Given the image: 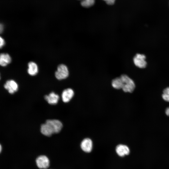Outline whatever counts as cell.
<instances>
[{
	"label": "cell",
	"mask_w": 169,
	"mask_h": 169,
	"mask_svg": "<svg viewBox=\"0 0 169 169\" xmlns=\"http://www.w3.org/2000/svg\"><path fill=\"white\" fill-rule=\"evenodd\" d=\"M123 84V90L125 92L131 93L134 90L135 84L132 79L126 74H122L120 77Z\"/></svg>",
	"instance_id": "cell-1"
},
{
	"label": "cell",
	"mask_w": 169,
	"mask_h": 169,
	"mask_svg": "<svg viewBox=\"0 0 169 169\" xmlns=\"http://www.w3.org/2000/svg\"><path fill=\"white\" fill-rule=\"evenodd\" d=\"M69 74L67 67L63 64H60L57 68L55 75L56 78L59 80L64 79L67 78Z\"/></svg>",
	"instance_id": "cell-2"
},
{
	"label": "cell",
	"mask_w": 169,
	"mask_h": 169,
	"mask_svg": "<svg viewBox=\"0 0 169 169\" xmlns=\"http://www.w3.org/2000/svg\"><path fill=\"white\" fill-rule=\"evenodd\" d=\"M146 56L143 54H137L134 57L133 60L135 65L137 67L140 68H145L146 65L145 60Z\"/></svg>",
	"instance_id": "cell-3"
},
{
	"label": "cell",
	"mask_w": 169,
	"mask_h": 169,
	"mask_svg": "<svg viewBox=\"0 0 169 169\" xmlns=\"http://www.w3.org/2000/svg\"><path fill=\"white\" fill-rule=\"evenodd\" d=\"M46 122L50 126L54 133L59 132L63 127L62 123L58 120H48L46 121Z\"/></svg>",
	"instance_id": "cell-4"
},
{
	"label": "cell",
	"mask_w": 169,
	"mask_h": 169,
	"mask_svg": "<svg viewBox=\"0 0 169 169\" xmlns=\"http://www.w3.org/2000/svg\"><path fill=\"white\" fill-rule=\"evenodd\" d=\"M36 163L39 168L41 169H45L49 166V161L46 156L41 155L37 158Z\"/></svg>",
	"instance_id": "cell-5"
},
{
	"label": "cell",
	"mask_w": 169,
	"mask_h": 169,
	"mask_svg": "<svg viewBox=\"0 0 169 169\" xmlns=\"http://www.w3.org/2000/svg\"><path fill=\"white\" fill-rule=\"evenodd\" d=\"M4 88L11 94H13L18 89V85L14 80L11 79L7 81L4 84Z\"/></svg>",
	"instance_id": "cell-6"
},
{
	"label": "cell",
	"mask_w": 169,
	"mask_h": 169,
	"mask_svg": "<svg viewBox=\"0 0 169 169\" xmlns=\"http://www.w3.org/2000/svg\"><path fill=\"white\" fill-rule=\"evenodd\" d=\"M80 147L86 153L90 152L93 147L92 141L89 138L84 139L81 142Z\"/></svg>",
	"instance_id": "cell-7"
},
{
	"label": "cell",
	"mask_w": 169,
	"mask_h": 169,
	"mask_svg": "<svg viewBox=\"0 0 169 169\" xmlns=\"http://www.w3.org/2000/svg\"><path fill=\"white\" fill-rule=\"evenodd\" d=\"M115 151L117 155L120 157L128 155L130 152L129 147L126 145L119 144L116 147Z\"/></svg>",
	"instance_id": "cell-8"
},
{
	"label": "cell",
	"mask_w": 169,
	"mask_h": 169,
	"mask_svg": "<svg viewBox=\"0 0 169 169\" xmlns=\"http://www.w3.org/2000/svg\"><path fill=\"white\" fill-rule=\"evenodd\" d=\"M74 94L73 90L70 88L64 90L62 93V98L63 101L65 103L69 102Z\"/></svg>",
	"instance_id": "cell-9"
},
{
	"label": "cell",
	"mask_w": 169,
	"mask_h": 169,
	"mask_svg": "<svg viewBox=\"0 0 169 169\" xmlns=\"http://www.w3.org/2000/svg\"><path fill=\"white\" fill-rule=\"evenodd\" d=\"M44 99L49 104L54 105L58 102L59 99V96L54 92H52L48 95L45 96Z\"/></svg>",
	"instance_id": "cell-10"
},
{
	"label": "cell",
	"mask_w": 169,
	"mask_h": 169,
	"mask_svg": "<svg viewBox=\"0 0 169 169\" xmlns=\"http://www.w3.org/2000/svg\"><path fill=\"white\" fill-rule=\"evenodd\" d=\"M11 58L10 55L7 53H3L0 54V65L5 67L11 62Z\"/></svg>",
	"instance_id": "cell-11"
},
{
	"label": "cell",
	"mask_w": 169,
	"mask_h": 169,
	"mask_svg": "<svg viewBox=\"0 0 169 169\" xmlns=\"http://www.w3.org/2000/svg\"><path fill=\"white\" fill-rule=\"evenodd\" d=\"M40 131L43 134L46 136H50L54 134L53 131L50 126L46 122L42 125Z\"/></svg>",
	"instance_id": "cell-12"
},
{
	"label": "cell",
	"mask_w": 169,
	"mask_h": 169,
	"mask_svg": "<svg viewBox=\"0 0 169 169\" xmlns=\"http://www.w3.org/2000/svg\"><path fill=\"white\" fill-rule=\"evenodd\" d=\"M28 72L29 74L32 76L36 75L38 72V67L37 64L33 62H30L28 64Z\"/></svg>",
	"instance_id": "cell-13"
},
{
	"label": "cell",
	"mask_w": 169,
	"mask_h": 169,
	"mask_svg": "<svg viewBox=\"0 0 169 169\" xmlns=\"http://www.w3.org/2000/svg\"><path fill=\"white\" fill-rule=\"evenodd\" d=\"M111 84L114 88L117 89H122L123 84L120 77H118L112 80Z\"/></svg>",
	"instance_id": "cell-14"
},
{
	"label": "cell",
	"mask_w": 169,
	"mask_h": 169,
	"mask_svg": "<svg viewBox=\"0 0 169 169\" xmlns=\"http://www.w3.org/2000/svg\"><path fill=\"white\" fill-rule=\"evenodd\" d=\"M95 0H82L81 5L85 8H88L92 6L94 3Z\"/></svg>",
	"instance_id": "cell-15"
},
{
	"label": "cell",
	"mask_w": 169,
	"mask_h": 169,
	"mask_svg": "<svg viewBox=\"0 0 169 169\" xmlns=\"http://www.w3.org/2000/svg\"><path fill=\"white\" fill-rule=\"evenodd\" d=\"M162 96L164 100L169 102V87H167L164 90Z\"/></svg>",
	"instance_id": "cell-16"
},
{
	"label": "cell",
	"mask_w": 169,
	"mask_h": 169,
	"mask_svg": "<svg viewBox=\"0 0 169 169\" xmlns=\"http://www.w3.org/2000/svg\"><path fill=\"white\" fill-rule=\"evenodd\" d=\"M5 44L4 39L0 36V49L2 48L4 46Z\"/></svg>",
	"instance_id": "cell-17"
},
{
	"label": "cell",
	"mask_w": 169,
	"mask_h": 169,
	"mask_svg": "<svg viewBox=\"0 0 169 169\" xmlns=\"http://www.w3.org/2000/svg\"><path fill=\"white\" fill-rule=\"evenodd\" d=\"M115 0H105L107 3L109 5H112L114 4Z\"/></svg>",
	"instance_id": "cell-18"
},
{
	"label": "cell",
	"mask_w": 169,
	"mask_h": 169,
	"mask_svg": "<svg viewBox=\"0 0 169 169\" xmlns=\"http://www.w3.org/2000/svg\"><path fill=\"white\" fill-rule=\"evenodd\" d=\"M4 30V26L3 24L0 23V33H2Z\"/></svg>",
	"instance_id": "cell-19"
},
{
	"label": "cell",
	"mask_w": 169,
	"mask_h": 169,
	"mask_svg": "<svg viewBox=\"0 0 169 169\" xmlns=\"http://www.w3.org/2000/svg\"><path fill=\"white\" fill-rule=\"evenodd\" d=\"M165 113L167 115L169 116V107L166 109Z\"/></svg>",
	"instance_id": "cell-20"
},
{
	"label": "cell",
	"mask_w": 169,
	"mask_h": 169,
	"mask_svg": "<svg viewBox=\"0 0 169 169\" xmlns=\"http://www.w3.org/2000/svg\"><path fill=\"white\" fill-rule=\"evenodd\" d=\"M2 146L1 145V144H0V153L2 151Z\"/></svg>",
	"instance_id": "cell-21"
},
{
	"label": "cell",
	"mask_w": 169,
	"mask_h": 169,
	"mask_svg": "<svg viewBox=\"0 0 169 169\" xmlns=\"http://www.w3.org/2000/svg\"><path fill=\"white\" fill-rule=\"evenodd\" d=\"M0 79H1V76H0Z\"/></svg>",
	"instance_id": "cell-22"
},
{
	"label": "cell",
	"mask_w": 169,
	"mask_h": 169,
	"mask_svg": "<svg viewBox=\"0 0 169 169\" xmlns=\"http://www.w3.org/2000/svg\"><path fill=\"white\" fill-rule=\"evenodd\" d=\"M103 0L105 1V0Z\"/></svg>",
	"instance_id": "cell-23"
}]
</instances>
